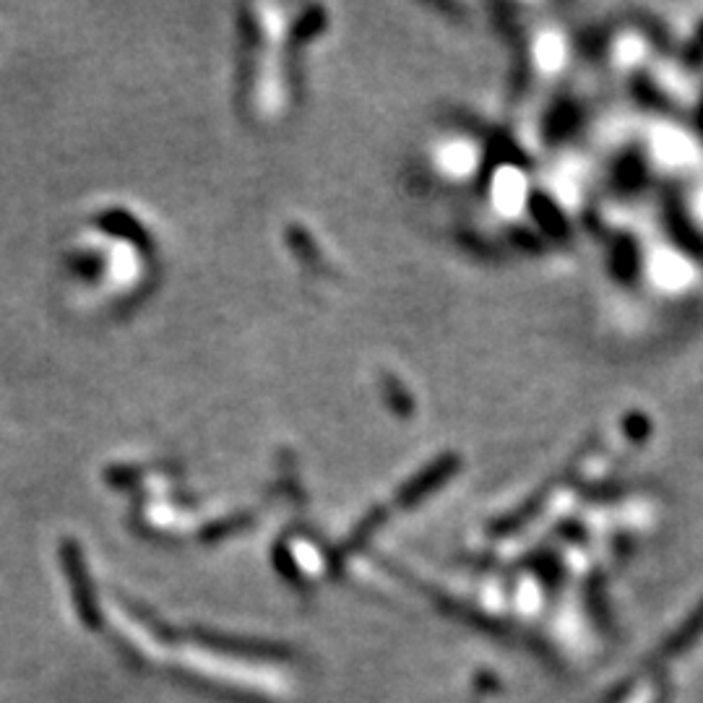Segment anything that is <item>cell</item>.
<instances>
[{
	"instance_id": "obj_1",
	"label": "cell",
	"mask_w": 703,
	"mask_h": 703,
	"mask_svg": "<svg viewBox=\"0 0 703 703\" xmlns=\"http://www.w3.org/2000/svg\"><path fill=\"white\" fill-rule=\"evenodd\" d=\"M448 469H450V464H438V467H433V469H427L425 474L420 477V482H412V488L407 490L405 493V501H409V497H414V495H420V493H425L427 488H433L435 482L441 480V477H446L448 474Z\"/></svg>"
}]
</instances>
